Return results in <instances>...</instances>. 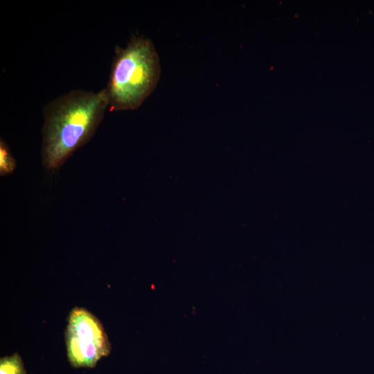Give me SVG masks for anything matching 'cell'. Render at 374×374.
<instances>
[{
    "label": "cell",
    "mask_w": 374,
    "mask_h": 374,
    "mask_svg": "<svg viewBox=\"0 0 374 374\" xmlns=\"http://www.w3.org/2000/svg\"><path fill=\"white\" fill-rule=\"evenodd\" d=\"M109 103L105 88L94 92L75 89L62 94L43 107L42 161L56 169L93 136Z\"/></svg>",
    "instance_id": "1"
},
{
    "label": "cell",
    "mask_w": 374,
    "mask_h": 374,
    "mask_svg": "<svg viewBox=\"0 0 374 374\" xmlns=\"http://www.w3.org/2000/svg\"><path fill=\"white\" fill-rule=\"evenodd\" d=\"M161 76L159 54L152 40L131 37L125 47L116 46L105 88L112 111L138 109L156 88Z\"/></svg>",
    "instance_id": "2"
},
{
    "label": "cell",
    "mask_w": 374,
    "mask_h": 374,
    "mask_svg": "<svg viewBox=\"0 0 374 374\" xmlns=\"http://www.w3.org/2000/svg\"><path fill=\"white\" fill-rule=\"evenodd\" d=\"M65 331L69 362L75 368H93L111 351L100 321L87 310L75 307L69 313Z\"/></svg>",
    "instance_id": "3"
},
{
    "label": "cell",
    "mask_w": 374,
    "mask_h": 374,
    "mask_svg": "<svg viewBox=\"0 0 374 374\" xmlns=\"http://www.w3.org/2000/svg\"><path fill=\"white\" fill-rule=\"evenodd\" d=\"M0 374H26L23 361L17 353L1 357Z\"/></svg>",
    "instance_id": "4"
},
{
    "label": "cell",
    "mask_w": 374,
    "mask_h": 374,
    "mask_svg": "<svg viewBox=\"0 0 374 374\" xmlns=\"http://www.w3.org/2000/svg\"><path fill=\"white\" fill-rule=\"evenodd\" d=\"M16 163L10 148L6 142L0 141V175L5 176L11 173L15 168Z\"/></svg>",
    "instance_id": "5"
}]
</instances>
